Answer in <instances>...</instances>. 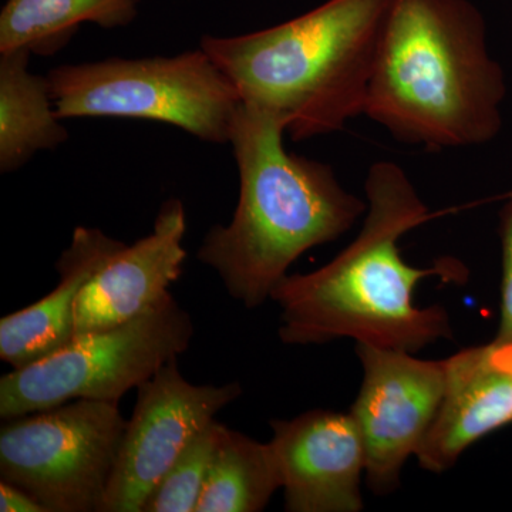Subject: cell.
Segmentation results:
<instances>
[{"mask_svg":"<svg viewBox=\"0 0 512 512\" xmlns=\"http://www.w3.org/2000/svg\"><path fill=\"white\" fill-rule=\"evenodd\" d=\"M367 211L352 242L311 274L285 276L271 295L281 309L285 345H325L353 339L362 345L417 353L453 339L443 306L420 308L417 285L430 276L467 281L466 266L441 258L429 268L404 261L400 241L437 217L399 164L377 161L366 175Z\"/></svg>","mask_w":512,"mask_h":512,"instance_id":"obj_1","label":"cell"},{"mask_svg":"<svg viewBox=\"0 0 512 512\" xmlns=\"http://www.w3.org/2000/svg\"><path fill=\"white\" fill-rule=\"evenodd\" d=\"M285 136L279 114L242 101L229 136L237 210L228 225L208 231L197 252L248 309L271 301L295 261L343 237L367 211L366 198L346 190L329 164L289 153Z\"/></svg>","mask_w":512,"mask_h":512,"instance_id":"obj_2","label":"cell"},{"mask_svg":"<svg viewBox=\"0 0 512 512\" xmlns=\"http://www.w3.org/2000/svg\"><path fill=\"white\" fill-rule=\"evenodd\" d=\"M507 83L470 0H392L365 114L400 143L427 150L490 143Z\"/></svg>","mask_w":512,"mask_h":512,"instance_id":"obj_3","label":"cell"},{"mask_svg":"<svg viewBox=\"0 0 512 512\" xmlns=\"http://www.w3.org/2000/svg\"><path fill=\"white\" fill-rule=\"evenodd\" d=\"M392 0H326L272 28L204 36L200 47L244 103L274 111L293 141L338 133L365 114Z\"/></svg>","mask_w":512,"mask_h":512,"instance_id":"obj_4","label":"cell"},{"mask_svg":"<svg viewBox=\"0 0 512 512\" xmlns=\"http://www.w3.org/2000/svg\"><path fill=\"white\" fill-rule=\"evenodd\" d=\"M60 119L160 121L229 143L242 100L202 47L173 57L62 64L47 74Z\"/></svg>","mask_w":512,"mask_h":512,"instance_id":"obj_5","label":"cell"},{"mask_svg":"<svg viewBox=\"0 0 512 512\" xmlns=\"http://www.w3.org/2000/svg\"><path fill=\"white\" fill-rule=\"evenodd\" d=\"M190 313L167 296L137 318L76 336L53 355L0 379V417L15 419L77 399L119 404L190 348Z\"/></svg>","mask_w":512,"mask_h":512,"instance_id":"obj_6","label":"cell"},{"mask_svg":"<svg viewBox=\"0 0 512 512\" xmlns=\"http://www.w3.org/2000/svg\"><path fill=\"white\" fill-rule=\"evenodd\" d=\"M126 426L119 404L89 399L6 420L0 478L47 512H101Z\"/></svg>","mask_w":512,"mask_h":512,"instance_id":"obj_7","label":"cell"},{"mask_svg":"<svg viewBox=\"0 0 512 512\" xmlns=\"http://www.w3.org/2000/svg\"><path fill=\"white\" fill-rule=\"evenodd\" d=\"M362 384L350 414L362 436L366 484L379 497L402 484L436 420L446 390V359L421 360L404 350L356 345Z\"/></svg>","mask_w":512,"mask_h":512,"instance_id":"obj_8","label":"cell"},{"mask_svg":"<svg viewBox=\"0 0 512 512\" xmlns=\"http://www.w3.org/2000/svg\"><path fill=\"white\" fill-rule=\"evenodd\" d=\"M241 394L237 382H188L177 360L141 383L101 512H143L151 491L184 448Z\"/></svg>","mask_w":512,"mask_h":512,"instance_id":"obj_9","label":"cell"},{"mask_svg":"<svg viewBox=\"0 0 512 512\" xmlns=\"http://www.w3.org/2000/svg\"><path fill=\"white\" fill-rule=\"evenodd\" d=\"M285 510L360 512L366 454L350 413L311 410L291 420H272Z\"/></svg>","mask_w":512,"mask_h":512,"instance_id":"obj_10","label":"cell"},{"mask_svg":"<svg viewBox=\"0 0 512 512\" xmlns=\"http://www.w3.org/2000/svg\"><path fill=\"white\" fill-rule=\"evenodd\" d=\"M185 232L183 202L165 201L153 231L134 244L123 242L84 288L76 306L74 338L121 325L163 301L183 274Z\"/></svg>","mask_w":512,"mask_h":512,"instance_id":"obj_11","label":"cell"},{"mask_svg":"<svg viewBox=\"0 0 512 512\" xmlns=\"http://www.w3.org/2000/svg\"><path fill=\"white\" fill-rule=\"evenodd\" d=\"M512 424V339H493L446 359V390L416 458L443 474L477 441Z\"/></svg>","mask_w":512,"mask_h":512,"instance_id":"obj_12","label":"cell"},{"mask_svg":"<svg viewBox=\"0 0 512 512\" xmlns=\"http://www.w3.org/2000/svg\"><path fill=\"white\" fill-rule=\"evenodd\" d=\"M121 244L99 228L74 229L69 247L56 262V288L0 320V359L12 369H22L69 345L80 295Z\"/></svg>","mask_w":512,"mask_h":512,"instance_id":"obj_13","label":"cell"},{"mask_svg":"<svg viewBox=\"0 0 512 512\" xmlns=\"http://www.w3.org/2000/svg\"><path fill=\"white\" fill-rule=\"evenodd\" d=\"M26 49L0 53V171L19 170L39 151L69 138L53 103L47 76L30 72Z\"/></svg>","mask_w":512,"mask_h":512,"instance_id":"obj_14","label":"cell"},{"mask_svg":"<svg viewBox=\"0 0 512 512\" xmlns=\"http://www.w3.org/2000/svg\"><path fill=\"white\" fill-rule=\"evenodd\" d=\"M137 5L138 0H8L0 12V53L55 55L83 23L103 29L130 25Z\"/></svg>","mask_w":512,"mask_h":512,"instance_id":"obj_15","label":"cell"},{"mask_svg":"<svg viewBox=\"0 0 512 512\" xmlns=\"http://www.w3.org/2000/svg\"><path fill=\"white\" fill-rule=\"evenodd\" d=\"M282 488L271 443L227 429L195 512H259Z\"/></svg>","mask_w":512,"mask_h":512,"instance_id":"obj_16","label":"cell"},{"mask_svg":"<svg viewBox=\"0 0 512 512\" xmlns=\"http://www.w3.org/2000/svg\"><path fill=\"white\" fill-rule=\"evenodd\" d=\"M228 427L211 421L151 491L143 512H195Z\"/></svg>","mask_w":512,"mask_h":512,"instance_id":"obj_17","label":"cell"},{"mask_svg":"<svg viewBox=\"0 0 512 512\" xmlns=\"http://www.w3.org/2000/svg\"><path fill=\"white\" fill-rule=\"evenodd\" d=\"M498 235L501 244V285L500 322L495 338L512 339V190L508 192L500 215H498Z\"/></svg>","mask_w":512,"mask_h":512,"instance_id":"obj_18","label":"cell"},{"mask_svg":"<svg viewBox=\"0 0 512 512\" xmlns=\"http://www.w3.org/2000/svg\"><path fill=\"white\" fill-rule=\"evenodd\" d=\"M0 511L2 512H47L35 498L15 487L0 481Z\"/></svg>","mask_w":512,"mask_h":512,"instance_id":"obj_19","label":"cell"}]
</instances>
